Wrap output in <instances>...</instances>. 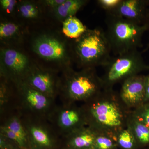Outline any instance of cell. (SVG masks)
I'll return each instance as SVG.
<instances>
[{
    "mask_svg": "<svg viewBox=\"0 0 149 149\" xmlns=\"http://www.w3.org/2000/svg\"><path fill=\"white\" fill-rule=\"evenodd\" d=\"M25 101L29 107L36 110H42L49 104V98L23 83L18 84Z\"/></svg>",
    "mask_w": 149,
    "mask_h": 149,
    "instance_id": "obj_13",
    "label": "cell"
},
{
    "mask_svg": "<svg viewBox=\"0 0 149 149\" xmlns=\"http://www.w3.org/2000/svg\"><path fill=\"white\" fill-rule=\"evenodd\" d=\"M149 7V0H122L114 10L109 13L143 24Z\"/></svg>",
    "mask_w": 149,
    "mask_h": 149,
    "instance_id": "obj_10",
    "label": "cell"
},
{
    "mask_svg": "<svg viewBox=\"0 0 149 149\" xmlns=\"http://www.w3.org/2000/svg\"><path fill=\"white\" fill-rule=\"evenodd\" d=\"M117 148L116 139L107 134L97 133L93 149H116Z\"/></svg>",
    "mask_w": 149,
    "mask_h": 149,
    "instance_id": "obj_20",
    "label": "cell"
},
{
    "mask_svg": "<svg viewBox=\"0 0 149 149\" xmlns=\"http://www.w3.org/2000/svg\"><path fill=\"white\" fill-rule=\"evenodd\" d=\"M32 52L42 60L63 70L71 68V46L58 33L43 32L35 35L30 43Z\"/></svg>",
    "mask_w": 149,
    "mask_h": 149,
    "instance_id": "obj_4",
    "label": "cell"
},
{
    "mask_svg": "<svg viewBox=\"0 0 149 149\" xmlns=\"http://www.w3.org/2000/svg\"><path fill=\"white\" fill-rule=\"evenodd\" d=\"M1 129L2 136L15 142L20 147H24L25 146V144L20 139H19L14 133L9 130L8 128H7L6 126L2 127Z\"/></svg>",
    "mask_w": 149,
    "mask_h": 149,
    "instance_id": "obj_26",
    "label": "cell"
},
{
    "mask_svg": "<svg viewBox=\"0 0 149 149\" xmlns=\"http://www.w3.org/2000/svg\"><path fill=\"white\" fill-rule=\"evenodd\" d=\"M96 135L90 127H83L70 133V146L73 149H93Z\"/></svg>",
    "mask_w": 149,
    "mask_h": 149,
    "instance_id": "obj_12",
    "label": "cell"
},
{
    "mask_svg": "<svg viewBox=\"0 0 149 149\" xmlns=\"http://www.w3.org/2000/svg\"><path fill=\"white\" fill-rule=\"evenodd\" d=\"M70 46L72 59L82 69L105 66L111 58L105 32L100 28L88 29Z\"/></svg>",
    "mask_w": 149,
    "mask_h": 149,
    "instance_id": "obj_2",
    "label": "cell"
},
{
    "mask_svg": "<svg viewBox=\"0 0 149 149\" xmlns=\"http://www.w3.org/2000/svg\"><path fill=\"white\" fill-rule=\"evenodd\" d=\"M63 33L67 38L77 39L84 34L88 28L76 16H70L62 22Z\"/></svg>",
    "mask_w": 149,
    "mask_h": 149,
    "instance_id": "obj_17",
    "label": "cell"
},
{
    "mask_svg": "<svg viewBox=\"0 0 149 149\" xmlns=\"http://www.w3.org/2000/svg\"><path fill=\"white\" fill-rule=\"evenodd\" d=\"M121 1L122 0H98L97 1V2L102 8L106 11L107 13H110L118 6Z\"/></svg>",
    "mask_w": 149,
    "mask_h": 149,
    "instance_id": "obj_24",
    "label": "cell"
},
{
    "mask_svg": "<svg viewBox=\"0 0 149 149\" xmlns=\"http://www.w3.org/2000/svg\"><path fill=\"white\" fill-rule=\"evenodd\" d=\"M21 83L26 84L49 98L53 97L58 85V80L54 71L34 63Z\"/></svg>",
    "mask_w": 149,
    "mask_h": 149,
    "instance_id": "obj_8",
    "label": "cell"
},
{
    "mask_svg": "<svg viewBox=\"0 0 149 149\" xmlns=\"http://www.w3.org/2000/svg\"><path fill=\"white\" fill-rule=\"evenodd\" d=\"M30 132L32 139L37 144L44 147L51 146L52 141L50 138L42 128L37 126H32L30 128Z\"/></svg>",
    "mask_w": 149,
    "mask_h": 149,
    "instance_id": "obj_21",
    "label": "cell"
},
{
    "mask_svg": "<svg viewBox=\"0 0 149 149\" xmlns=\"http://www.w3.org/2000/svg\"><path fill=\"white\" fill-rule=\"evenodd\" d=\"M16 8H17L19 15L27 20H36L41 15V10L39 6L32 1H19Z\"/></svg>",
    "mask_w": 149,
    "mask_h": 149,
    "instance_id": "obj_18",
    "label": "cell"
},
{
    "mask_svg": "<svg viewBox=\"0 0 149 149\" xmlns=\"http://www.w3.org/2000/svg\"><path fill=\"white\" fill-rule=\"evenodd\" d=\"M146 75L137 74L122 82L119 97L128 109L133 111L144 104Z\"/></svg>",
    "mask_w": 149,
    "mask_h": 149,
    "instance_id": "obj_9",
    "label": "cell"
},
{
    "mask_svg": "<svg viewBox=\"0 0 149 149\" xmlns=\"http://www.w3.org/2000/svg\"><path fill=\"white\" fill-rule=\"evenodd\" d=\"M64 71V89L71 100L86 101L103 90L102 80L95 68H83L78 72L71 68Z\"/></svg>",
    "mask_w": 149,
    "mask_h": 149,
    "instance_id": "obj_6",
    "label": "cell"
},
{
    "mask_svg": "<svg viewBox=\"0 0 149 149\" xmlns=\"http://www.w3.org/2000/svg\"><path fill=\"white\" fill-rule=\"evenodd\" d=\"M116 142L118 147L121 149H135L138 147L134 136L127 127L117 134Z\"/></svg>",
    "mask_w": 149,
    "mask_h": 149,
    "instance_id": "obj_19",
    "label": "cell"
},
{
    "mask_svg": "<svg viewBox=\"0 0 149 149\" xmlns=\"http://www.w3.org/2000/svg\"><path fill=\"white\" fill-rule=\"evenodd\" d=\"M5 126L17 136L25 145L27 142V135L21 123L16 118H11Z\"/></svg>",
    "mask_w": 149,
    "mask_h": 149,
    "instance_id": "obj_22",
    "label": "cell"
},
{
    "mask_svg": "<svg viewBox=\"0 0 149 149\" xmlns=\"http://www.w3.org/2000/svg\"><path fill=\"white\" fill-rule=\"evenodd\" d=\"M33 63L28 56L18 48L7 46L1 48V74L17 84L24 80Z\"/></svg>",
    "mask_w": 149,
    "mask_h": 149,
    "instance_id": "obj_7",
    "label": "cell"
},
{
    "mask_svg": "<svg viewBox=\"0 0 149 149\" xmlns=\"http://www.w3.org/2000/svg\"><path fill=\"white\" fill-rule=\"evenodd\" d=\"M65 0H45L42 1L45 5L49 7L52 10L55 9L63 3Z\"/></svg>",
    "mask_w": 149,
    "mask_h": 149,
    "instance_id": "obj_27",
    "label": "cell"
},
{
    "mask_svg": "<svg viewBox=\"0 0 149 149\" xmlns=\"http://www.w3.org/2000/svg\"><path fill=\"white\" fill-rule=\"evenodd\" d=\"M106 35L111 51L120 55L141 47L142 38L148 30L146 24L133 21L107 13Z\"/></svg>",
    "mask_w": 149,
    "mask_h": 149,
    "instance_id": "obj_3",
    "label": "cell"
},
{
    "mask_svg": "<svg viewBox=\"0 0 149 149\" xmlns=\"http://www.w3.org/2000/svg\"><path fill=\"white\" fill-rule=\"evenodd\" d=\"M59 123L62 128L70 133L87 125L82 109L70 108L62 111L59 116Z\"/></svg>",
    "mask_w": 149,
    "mask_h": 149,
    "instance_id": "obj_11",
    "label": "cell"
},
{
    "mask_svg": "<svg viewBox=\"0 0 149 149\" xmlns=\"http://www.w3.org/2000/svg\"><path fill=\"white\" fill-rule=\"evenodd\" d=\"M131 112L139 121L149 128V102L145 103Z\"/></svg>",
    "mask_w": 149,
    "mask_h": 149,
    "instance_id": "obj_23",
    "label": "cell"
},
{
    "mask_svg": "<svg viewBox=\"0 0 149 149\" xmlns=\"http://www.w3.org/2000/svg\"><path fill=\"white\" fill-rule=\"evenodd\" d=\"M104 67L105 72L101 77L103 89H112L116 83L149 70L138 50L111 58Z\"/></svg>",
    "mask_w": 149,
    "mask_h": 149,
    "instance_id": "obj_5",
    "label": "cell"
},
{
    "mask_svg": "<svg viewBox=\"0 0 149 149\" xmlns=\"http://www.w3.org/2000/svg\"><path fill=\"white\" fill-rule=\"evenodd\" d=\"M144 24H146V25L147 28H148V30L149 31V7L148 10V13H147L146 18V21H145V23ZM149 49V43L147 45L146 47L145 48V49L143 50V53L145 52H146Z\"/></svg>",
    "mask_w": 149,
    "mask_h": 149,
    "instance_id": "obj_29",
    "label": "cell"
},
{
    "mask_svg": "<svg viewBox=\"0 0 149 149\" xmlns=\"http://www.w3.org/2000/svg\"><path fill=\"white\" fill-rule=\"evenodd\" d=\"M145 103L149 102V73L145 76Z\"/></svg>",
    "mask_w": 149,
    "mask_h": 149,
    "instance_id": "obj_28",
    "label": "cell"
},
{
    "mask_svg": "<svg viewBox=\"0 0 149 149\" xmlns=\"http://www.w3.org/2000/svg\"><path fill=\"white\" fill-rule=\"evenodd\" d=\"M127 128L133 134L138 146L149 145V128L139 121L131 111L128 115Z\"/></svg>",
    "mask_w": 149,
    "mask_h": 149,
    "instance_id": "obj_14",
    "label": "cell"
},
{
    "mask_svg": "<svg viewBox=\"0 0 149 149\" xmlns=\"http://www.w3.org/2000/svg\"><path fill=\"white\" fill-rule=\"evenodd\" d=\"M82 109L88 127L96 133L107 134L116 140L118 133L127 127L131 111L113 89H103L85 101Z\"/></svg>",
    "mask_w": 149,
    "mask_h": 149,
    "instance_id": "obj_1",
    "label": "cell"
},
{
    "mask_svg": "<svg viewBox=\"0 0 149 149\" xmlns=\"http://www.w3.org/2000/svg\"><path fill=\"white\" fill-rule=\"evenodd\" d=\"M22 35V27L18 24L12 21H1L0 40L4 46H10L12 43L20 40Z\"/></svg>",
    "mask_w": 149,
    "mask_h": 149,
    "instance_id": "obj_15",
    "label": "cell"
},
{
    "mask_svg": "<svg viewBox=\"0 0 149 149\" xmlns=\"http://www.w3.org/2000/svg\"></svg>",
    "mask_w": 149,
    "mask_h": 149,
    "instance_id": "obj_30",
    "label": "cell"
},
{
    "mask_svg": "<svg viewBox=\"0 0 149 149\" xmlns=\"http://www.w3.org/2000/svg\"><path fill=\"white\" fill-rule=\"evenodd\" d=\"M88 2L86 0H65L52 11L56 18L62 22L69 17L74 16Z\"/></svg>",
    "mask_w": 149,
    "mask_h": 149,
    "instance_id": "obj_16",
    "label": "cell"
},
{
    "mask_svg": "<svg viewBox=\"0 0 149 149\" xmlns=\"http://www.w3.org/2000/svg\"><path fill=\"white\" fill-rule=\"evenodd\" d=\"M18 2L16 0H1L0 4L3 10L6 13L12 14L15 10Z\"/></svg>",
    "mask_w": 149,
    "mask_h": 149,
    "instance_id": "obj_25",
    "label": "cell"
}]
</instances>
